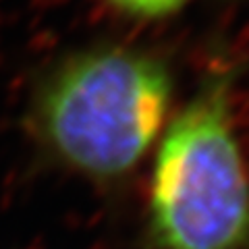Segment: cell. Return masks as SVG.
<instances>
[{
  "mask_svg": "<svg viewBox=\"0 0 249 249\" xmlns=\"http://www.w3.org/2000/svg\"><path fill=\"white\" fill-rule=\"evenodd\" d=\"M173 79L166 62L127 46L67 56L40 83L34 133L60 164L96 181L133 170L164 124Z\"/></svg>",
  "mask_w": 249,
  "mask_h": 249,
  "instance_id": "6da1fadb",
  "label": "cell"
},
{
  "mask_svg": "<svg viewBox=\"0 0 249 249\" xmlns=\"http://www.w3.org/2000/svg\"><path fill=\"white\" fill-rule=\"evenodd\" d=\"M150 232L160 249H243L249 243V177L232 127L227 73L208 77L160 142Z\"/></svg>",
  "mask_w": 249,
  "mask_h": 249,
  "instance_id": "7a4b0ae2",
  "label": "cell"
},
{
  "mask_svg": "<svg viewBox=\"0 0 249 249\" xmlns=\"http://www.w3.org/2000/svg\"><path fill=\"white\" fill-rule=\"evenodd\" d=\"M119 11L142 19H160L177 13L187 0H106Z\"/></svg>",
  "mask_w": 249,
  "mask_h": 249,
  "instance_id": "3957f363",
  "label": "cell"
}]
</instances>
